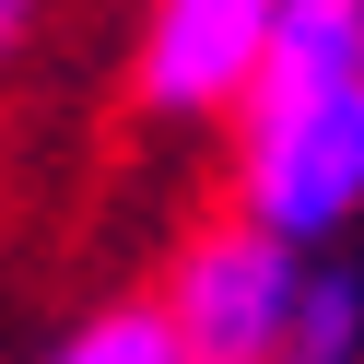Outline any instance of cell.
<instances>
[{"mask_svg": "<svg viewBox=\"0 0 364 364\" xmlns=\"http://www.w3.org/2000/svg\"><path fill=\"white\" fill-rule=\"evenodd\" d=\"M306 247L270 235V223H223L176 259L165 317L188 341V364H282L294 353V317H306Z\"/></svg>", "mask_w": 364, "mask_h": 364, "instance_id": "obj_2", "label": "cell"}, {"mask_svg": "<svg viewBox=\"0 0 364 364\" xmlns=\"http://www.w3.org/2000/svg\"><path fill=\"white\" fill-rule=\"evenodd\" d=\"M48 364H188V341H176L165 306H106V317H82Z\"/></svg>", "mask_w": 364, "mask_h": 364, "instance_id": "obj_4", "label": "cell"}, {"mask_svg": "<svg viewBox=\"0 0 364 364\" xmlns=\"http://www.w3.org/2000/svg\"><path fill=\"white\" fill-rule=\"evenodd\" d=\"M364 212V82H259L247 95V223L317 247Z\"/></svg>", "mask_w": 364, "mask_h": 364, "instance_id": "obj_1", "label": "cell"}, {"mask_svg": "<svg viewBox=\"0 0 364 364\" xmlns=\"http://www.w3.org/2000/svg\"><path fill=\"white\" fill-rule=\"evenodd\" d=\"M282 48V0H153L141 24V106L153 118H212L247 106Z\"/></svg>", "mask_w": 364, "mask_h": 364, "instance_id": "obj_3", "label": "cell"}, {"mask_svg": "<svg viewBox=\"0 0 364 364\" xmlns=\"http://www.w3.org/2000/svg\"><path fill=\"white\" fill-rule=\"evenodd\" d=\"M282 364H306V353H282Z\"/></svg>", "mask_w": 364, "mask_h": 364, "instance_id": "obj_7", "label": "cell"}, {"mask_svg": "<svg viewBox=\"0 0 364 364\" xmlns=\"http://www.w3.org/2000/svg\"><path fill=\"white\" fill-rule=\"evenodd\" d=\"M353 341H364V282H353V270H317L306 317H294V353H306V364H353Z\"/></svg>", "mask_w": 364, "mask_h": 364, "instance_id": "obj_5", "label": "cell"}, {"mask_svg": "<svg viewBox=\"0 0 364 364\" xmlns=\"http://www.w3.org/2000/svg\"><path fill=\"white\" fill-rule=\"evenodd\" d=\"M36 12H48V0H0V59H12V48L36 36Z\"/></svg>", "mask_w": 364, "mask_h": 364, "instance_id": "obj_6", "label": "cell"}]
</instances>
